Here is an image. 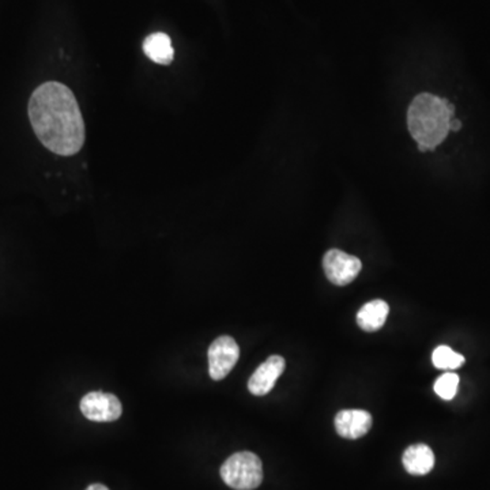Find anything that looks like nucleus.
Returning <instances> with one entry per match:
<instances>
[{
    "label": "nucleus",
    "instance_id": "nucleus-1",
    "mask_svg": "<svg viewBox=\"0 0 490 490\" xmlns=\"http://www.w3.org/2000/svg\"><path fill=\"white\" fill-rule=\"evenodd\" d=\"M29 119L38 141L59 155H74L85 144V123L75 95L65 85L46 82L33 92Z\"/></svg>",
    "mask_w": 490,
    "mask_h": 490
},
{
    "label": "nucleus",
    "instance_id": "nucleus-15",
    "mask_svg": "<svg viewBox=\"0 0 490 490\" xmlns=\"http://www.w3.org/2000/svg\"><path fill=\"white\" fill-rule=\"evenodd\" d=\"M86 490H109L106 486L101 485V484H93Z\"/></svg>",
    "mask_w": 490,
    "mask_h": 490
},
{
    "label": "nucleus",
    "instance_id": "nucleus-10",
    "mask_svg": "<svg viewBox=\"0 0 490 490\" xmlns=\"http://www.w3.org/2000/svg\"><path fill=\"white\" fill-rule=\"evenodd\" d=\"M144 52L157 65H168L174 62L175 51L171 38L165 33H153L145 40Z\"/></svg>",
    "mask_w": 490,
    "mask_h": 490
},
{
    "label": "nucleus",
    "instance_id": "nucleus-11",
    "mask_svg": "<svg viewBox=\"0 0 490 490\" xmlns=\"http://www.w3.org/2000/svg\"><path fill=\"white\" fill-rule=\"evenodd\" d=\"M390 306L385 301L374 300L371 303L365 304L363 308L358 311L357 323L364 331L374 333L380 330L385 325L387 320Z\"/></svg>",
    "mask_w": 490,
    "mask_h": 490
},
{
    "label": "nucleus",
    "instance_id": "nucleus-5",
    "mask_svg": "<svg viewBox=\"0 0 490 490\" xmlns=\"http://www.w3.org/2000/svg\"><path fill=\"white\" fill-rule=\"evenodd\" d=\"M239 357V345L232 336L224 335L215 339L209 349L210 377L215 382L225 379L236 365Z\"/></svg>",
    "mask_w": 490,
    "mask_h": 490
},
{
    "label": "nucleus",
    "instance_id": "nucleus-3",
    "mask_svg": "<svg viewBox=\"0 0 490 490\" xmlns=\"http://www.w3.org/2000/svg\"><path fill=\"white\" fill-rule=\"evenodd\" d=\"M221 477L232 489H256L263 481L262 461L249 451L234 454L221 467Z\"/></svg>",
    "mask_w": 490,
    "mask_h": 490
},
{
    "label": "nucleus",
    "instance_id": "nucleus-13",
    "mask_svg": "<svg viewBox=\"0 0 490 490\" xmlns=\"http://www.w3.org/2000/svg\"><path fill=\"white\" fill-rule=\"evenodd\" d=\"M459 376L454 372H447L442 375L435 383V391L440 398L445 401H451L458 393Z\"/></svg>",
    "mask_w": 490,
    "mask_h": 490
},
{
    "label": "nucleus",
    "instance_id": "nucleus-9",
    "mask_svg": "<svg viewBox=\"0 0 490 490\" xmlns=\"http://www.w3.org/2000/svg\"><path fill=\"white\" fill-rule=\"evenodd\" d=\"M405 469L412 475H425L435 467V454L426 445H410L402 456Z\"/></svg>",
    "mask_w": 490,
    "mask_h": 490
},
{
    "label": "nucleus",
    "instance_id": "nucleus-4",
    "mask_svg": "<svg viewBox=\"0 0 490 490\" xmlns=\"http://www.w3.org/2000/svg\"><path fill=\"white\" fill-rule=\"evenodd\" d=\"M323 268L331 284L345 286L357 278L363 268V263L358 257L346 254L341 249H330L323 257Z\"/></svg>",
    "mask_w": 490,
    "mask_h": 490
},
{
    "label": "nucleus",
    "instance_id": "nucleus-8",
    "mask_svg": "<svg viewBox=\"0 0 490 490\" xmlns=\"http://www.w3.org/2000/svg\"><path fill=\"white\" fill-rule=\"evenodd\" d=\"M372 428V415L365 410H342L335 415V429L344 439L365 436Z\"/></svg>",
    "mask_w": 490,
    "mask_h": 490
},
{
    "label": "nucleus",
    "instance_id": "nucleus-7",
    "mask_svg": "<svg viewBox=\"0 0 490 490\" xmlns=\"http://www.w3.org/2000/svg\"><path fill=\"white\" fill-rule=\"evenodd\" d=\"M285 365L286 364L281 355L268 357L249 377V393L256 396L267 395L275 385L276 380L284 374Z\"/></svg>",
    "mask_w": 490,
    "mask_h": 490
},
{
    "label": "nucleus",
    "instance_id": "nucleus-6",
    "mask_svg": "<svg viewBox=\"0 0 490 490\" xmlns=\"http://www.w3.org/2000/svg\"><path fill=\"white\" fill-rule=\"evenodd\" d=\"M81 412L87 420L95 423H112L119 420L123 407L114 394L95 391L82 398Z\"/></svg>",
    "mask_w": 490,
    "mask_h": 490
},
{
    "label": "nucleus",
    "instance_id": "nucleus-14",
    "mask_svg": "<svg viewBox=\"0 0 490 490\" xmlns=\"http://www.w3.org/2000/svg\"><path fill=\"white\" fill-rule=\"evenodd\" d=\"M462 128V123L459 122L458 119H455L454 117L453 120H451V131H455V133H458L459 130Z\"/></svg>",
    "mask_w": 490,
    "mask_h": 490
},
{
    "label": "nucleus",
    "instance_id": "nucleus-12",
    "mask_svg": "<svg viewBox=\"0 0 490 490\" xmlns=\"http://www.w3.org/2000/svg\"><path fill=\"white\" fill-rule=\"evenodd\" d=\"M432 361H434V365L436 368L445 369V371H453V369H458L464 365L465 357L459 355V353L454 352L451 347L439 346L437 349H435Z\"/></svg>",
    "mask_w": 490,
    "mask_h": 490
},
{
    "label": "nucleus",
    "instance_id": "nucleus-2",
    "mask_svg": "<svg viewBox=\"0 0 490 490\" xmlns=\"http://www.w3.org/2000/svg\"><path fill=\"white\" fill-rule=\"evenodd\" d=\"M454 115L455 106L450 101L429 93L418 95L412 101L407 111V127L421 152L435 150L445 141Z\"/></svg>",
    "mask_w": 490,
    "mask_h": 490
}]
</instances>
